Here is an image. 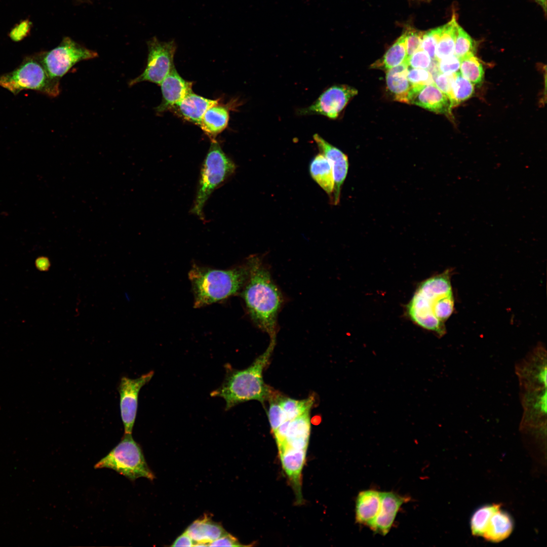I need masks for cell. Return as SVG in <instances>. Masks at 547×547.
Here are the masks:
<instances>
[{
  "instance_id": "6da1fadb",
  "label": "cell",
  "mask_w": 547,
  "mask_h": 547,
  "mask_svg": "<svg viewBox=\"0 0 547 547\" xmlns=\"http://www.w3.org/2000/svg\"><path fill=\"white\" fill-rule=\"evenodd\" d=\"M249 276L241 295L253 323L266 333L270 340L276 339L277 318L284 298L274 283L262 258L250 256L247 260Z\"/></svg>"
},
{
  "instance_id": "7a4b0ae2",
  "label": "cell",
  "mask_w": 547,
  "mask_h": 547,
  "mask_svg": "<svg viewBox=\"0 0 547 547\" xmlns=\"http://www.w3.org/2000/svg\"><path fill=\"white\" fill-rule=\"evenodd\" d=\"M449 272L446 270L422 282L406 305L411 321L439 336L445 334V322L454 310Z\"/></svg>"
},
{
  "instance_id": "3957f363",
  "label": "cell",
  "mask_w": 547,
  "mask_h": 547,
  "mask_svg": "<svg viewBox=\"0 0 547 547\" xmlns=\"http://www.w3.org/2000/svg\"><path fill=\"white\" fill-rule=\"evenodd\" d=\"M276 341V340H270L265 351L247 368L237 370L229 364L224 365L225 375L223 381L210 395L223 398L226 403V411L250 400H257L263 404L277 393L264 383L262 375L275 347Z\"/></svg>"
},
{
  "instance_id": "277c9868",
  "label": "cell",
  "mask_w": 547,
  "mask_h": 547,
  "mask_svg": "<svg viewBox=\"0 0 547 547\" xmlns=\"http://www.w3.org/2000/svg\"><path fill=\"white\" fill-rule=\"evenodd\" d=\"M249 276L245 264L228 269L194 265L188 273L194 295V306L199 308L226 299L244 288Z\"/></svg>"
},
{
  "instance_id": "5b68a950",
  "label": "cell",
  "mask_w": 547,
  "mask_h": 547,
  "mask_svg": "<svg viewBox=\"0 0 547 547\" xmlns=\"http://www.w3.org/2000/svg\"><path fill=\"white\" fill-rule=\"evenodd\" d=\"M235 163L224 152L218 142L212 140L204 161L198 190L191 212L204 219L203 208L213 191L232 175Z\"/></svg>"
},
{
  "instance_id": "8992f818",
  "label": "cell",
  "mask_w": 547,
  "mask_h": 547,
  "mask_svg": "<svg viewBox=\"0 0 547 547\" xmlns=\"http://www.w3.org/2000/svg\"><path fill=\"white\" fill-rule=\"evenodd\" d=\"M0 86L17 95L32 90L50 97L60 93V81L52 79L36 56L25 58L13 71L0 75Z\"/></svg>"
},
{
  "instance_id": "52a82bcc",
  "label": "cell",
  "mask_w": 547,
  "mask_h": 547,
  "mask_svg": "<svg viewBox=\"0 0 547 547\" xmlns=\"http://www.w3.org/2000/svg\"><path fill=\"white\" fill-rule=\"evenodd\" d=\"M94 468L113 470L131 481L141 477L150 481L154 479L140 446L130 434H124L118 445L96 463Z\"/></svg>"
},
{
  "instance_id": "ba28073f",
  "label": "cell",
  "mask_w": 547,
  "mask_h": 547,
  "mask_svg": "<svg viewBox=\"0 0 547 547\" xmlns=\"http://www.w3.org/2000/svg\"><path fill=\"white\" fill-rule=\"evenodd\" d=\"M97 56L96 52L65 37L57 47L36 57L49 75L60 81L78 62Z\"/></svg>"
},
{
  "instance_id": "9c48e42d",
  "label": "cell",
  "mask_w": 547,
  "mask_h": 547,
  "mask_svg": "<svg viewBox=\"0 0 547 547\" xmlns=\"http://www.w3.org/2000/svg\"><path fill=\"white\" fill-rule=\"evenodd\" d=\"M147 44L148 53L146 67L141 74L129 82L130 87L142 82L160 85L175 68L176 45L174 41L161 42L153 37Z\"/></svg>"
},
{
  "instance_id": "30bf717a",
  "label": "cell",
  "mask_w": 547,
  "mask_h": 547,
  "mask_svg": "<svg viewBox=\"0 0 547 547\" xmlns=\"http://www.w3.org/2000/svg\"><path fill=\"white\" fill-rule=\"evenodd\" d=\"M357 94V90L349 86L334 85L324 91L310 106L298 110L297 113L299 115H321L336 119Z\"/></svg>"
},
{
  "instance_id": "8fae6325",
  "label": "cell",
  "mask_w": 547,
  "mask_h": 547,
  "mask_svg": "<svg viewBox=\"0 0 547 547\" xmlns=\"http://www.w3.org/2000/svg\"><path fill=\"white\" fill-rule=\"evenodd\" d=\"M153 374V371H151L135 379L126 376L121 378L118 390L124 434H132L136 417L139 393L141 388L151 380Z\"/></svg>"
},
{
  "instance_id": "7c38bea8",
  "label": "cell",
  "mask_w": 547,
  "mask_h": 547,
  "mask_svg": "<svg viewBox=\"0 0 547 547\" xmlns=\"http://www.w3.org/2000/svg\"><path fill=\"white\" fill-rule=\"evenodd\" d=\"M408 104H414L437 113L450 114L453 107L448 97L434 83L427 85H411Z\"/></svg>"
},
{
  "instance_id": "4fadbf2b",
  "label": "cell",
  "mask_w": 547,
  "mask_h": 547,
  "mask_svg": "<svg viewBox=\"0 0 547 547\" xmlns=\"http://www.w3.org/2000/svg\"><path fill=\"white\" fill-rule=\"evenodd\" d=\"M313 138L321 153L331 165L334 187L333 196L331 200L332 204L337 205L340 201L341 186L348 173V157L341 150L329 143L318 134L314 135Z\"/></svg>"
},
{
  "instance_id": "5bb4252c",
  "label": "cell",
  "mask_w": 547,
  "mask_h": 547,
  "mask_svg": "<svg viewBox=\"0 0 547 547\" xmlns=\"http://www.w3.org/2000/svg\"><path fill=\"white\" fill-rule=\"evenodd\" d=\"M409 500V497L394 492H381L380 509L370 529L375 533L386 535L392 528L401 507Z\"/></svg>"
},
{
  "instance_id": "9a60e30c",
  "label": "cell",
  "mask_w": 547,
  "mask_h": 547,
  "mask_svg": "<svg viewBox=\"0 0 547 547\" xmlns=\"http://www.w3.org/2000/svg\"><path fill=\"white\" fill-rule=\"evenodd\" d=\"M160 86L162 100L155 108L158 113L173 109L187 95L192 92V83L183 79L175 68L163 80Z\"/></svg>"
},
{
  "instance_id": "2e32d148",
  "label": "cell",
  "mask_w": 547,
  "mask_h": 547,
  "mask_svg": "<svg viewBox=\"0 0 547 547\" xmlns=\"http://www.w3.org/2000/svg\"><path fill=\"white\" fill-rule=\"evenodd\" d=\"M282 467L296 495L297 502H302L301 472L305 462L306 450L291 448L279 452Z\"/></svg>"
},
{
  "instance_id": "e0dca14e",
  "label": "cell",
  "mask_w": 547,
  "mask_h": 547,
  "mask_svg": "<svg viewBox=\"0 0 547 547\" xmlns=\"http://www.w3.org/2000/svg\"><path fill=\"white\" fill-rule=\"evenodd\" d=\"M218 101L219 99L206 98L191 92L173 109L184 120L199 126L207 109Z\"/></svg>"
},
{
  "instance_id": "ac0fdd59",
  "label": "cell",
  "mask_w": 547,
  "mask_h": 547,
  "mask_svg": "<svg viewBox=\"0 0 547 547\" xmlns=\"http://www.w3.org/2000/svg\"><path fill=\"white\" fill-rule=\"evenodd\" d=\"M380 504L381 492L374 489L360 491L356 501V523L370 528L378 514Z\"/></svg>"
},
{
  "instance_id": "d6986e66",
  "label": "cell",
  "mask_w": 547,
  "mask_h": 547,
  "mask_svg": "<svg viewBox=\"0 0 547 547\" xmlns=\"http://www.w3.org/2000/svg\"><path fill=\"white\" fill-rule=\"evenodd\" d=\"M309 413L290 420L285 442L279 452L287 448L307 450L310 431Z\"/></svg>"
},
{
  "instance_id": "ffe728a7",
  "label": "cell",
  "mask_w": 547,
  "mask_h": 547,
  "mask_svg": "<svg viewBox=\"0 0 547 547\" xmlns=\"http://www.w3.org/2000/svg\"><path fill=\"white\" fill-rule=\"evenodd\" d=\"M406 61L386 70V83L394 100L408 104V96L411 84L407 79Z\"/></svg>"
},
{
  "instance_id": "44dd1931",
  "label": "cell",
  "mask_w": 547,
  "mask_h": 547,
  "mask_svg": "<svg viewBox=\"0 0 547 547\" xmlns=\"http://www.w3.org/2000/svg\"><path fill=\"white\" fill-rule=\"evenodd\" d=\"M231 105L215 104L205 113L199 126L212 140L222 132L227 126L229 106Z\"/></svg>"
},
{
  "instance_id": "7402d4cb",
  "label": "cell",
  "mask_w": 547,
  "mask_h": 547,
  "mask_svg": "<svg viewBox=\"0 0 547 547\" xmlns=\"http://www.w3.org/2000/svg\"><path fill=\"white\" fill-rule=\"evenodd\" d=\"M185 532L195 542L208 544L227 532L219 523L214 522L205 515L191 523Z\"/></svg>"
},
{
  "instance_id": "603a6c76",
  "label": "cell",
  "mask_w": 547,
  "mask_h": 547,
  "mask_svg": "<svg viewBox=\"0 0 547 547\" xmlns=\"http://www.w3.org/2000/svg\"><path fill=\"white\" fill-rule=\"evenodd\" d=\"M513 529L514 521L511 515L500 507L491 517L483 537L491 542H499L506 539Z\"/></svg>"
},
{
  "instance_id": "cb8c5ba5",
  "label": "cell",
  "mask_w": 547,
  "mask_h": 547,
  "mask_svg": "<svg viewBox=\"0 0 547 547\" xmlns=\"http://www.w3.org/2000/svg\"><path fill=\"white\" fill-rule=\"evenodd\" d=\"M309 172L312 178L331 200L334 187L333 170L329 161L323 154L319 153L314 158L310 163Z\"/></svg>"
},
{
  "instance_id": "d4e9b609",
  "label": "cell",
  "mask_w": 547,
  "mask_h": 547,
  "mask_svg": "<svg viewBox=\"0 0 547 547\" xmlns=\"http://www.w3.org/2000/svg\"><path fill=\"white\" fill-rule=\"evenodd\" d=\"M406 58L407 50L404 32L383 56L374 62L372 66L373 68L387 70L406 61Z\"/></svg>"
},
{
  "instance_id": "484cf974",
  "label": "cell",
  "mask_w": 547,
  "mask_h": 547,
  "mask_svg": "<svg viewBox=\"0 0 547 547\" xmlns=\"http://www.w3.org/2000/svg\"><path fill=\"white\" fill-rule=\"evenodd\" d=\"M458 24L454 14L450 21L443 25V29L438 42L435 60L454 54V46Z\"/></svg>"
},
{
  "instance_id": "4316f807",
  "label": "cell",
  "mask_w": 547,
  "mask_h": 547,
  "mask_svg": "<svg viewBox=\"0 0 547 547\" xmlns=\"http://www.w3.org/2000/svg\"><path fill=\"white\" fill-rule=\"evenodd\" d=\"M500 507L501 504L499 503L486 504L474 512L470 520L471 530L474 536L483 537L491 517Z\"/></svg>"
},
{
  "instance_id": "83f0119b",
  "label": "cell",
  "mask_w": 547,
  "mask_h": 547,
  "mask_svg": "<svg viewBox=\"0 0 547 547\" xmlns=\"http://www.w3.org/2000/svg\"><path fill=\"white\" fill-rule=\"evenodd\" d=\"M279 402L287 419L291 420L309 412L314 404V400L313 397L298 400L280 396Z\"/></svg>"
},
{
  "instance_id": "f1b7e54d",
  "label": "cell",
  "mask_w": 547,
  "mask_h": 547,
  "mask_svg": "<svg viewBox=\"0 0 547 547\" xmlns=\"http://www.w3.org/2000/svg\"><path fill=\"white\" fill-rule=\"evenodd\" d=\"M461 74L475 84H481L484 79L483 65L474 54H468L460 59Z\"/></svg>"
},
{
  "instance_id": "f546056e",
  "label": "cell",
  "mask_w": 547,
  "mask_h": 547,
  "mask_svg": "<svg viewBox=\"0 0 547 547\" xmlns=\"http://www.w3.org/2000/svg\"><path fill=\"white\" fill-rule=\"evenodd\" d=\"M474 91L473 83L463 77L460 72H456L452 86L451 102L453 107L471 97Z\"/></svg>"
},
{
  "instance_id": "4dcf8cb0",
  "label": "cell",
  "mask_w": 547,
  "mask_h": 547,
  "mask_svg": "<svg viewBox=\"0 0 547 547\" xmlns=\"http://www.w3.org/2000/svg\"><path fill=\"white\" fill-rule=\"evenodd\" d=\"M476 50L475 41L459 25L456 35L454 53L459 59L470 54H474Z\"/></svg>"
},
{
  "instance_id": "1f68e13d",
  "label": "cell",
  "mask_w": 547,
  "mask_h": 547,
  "mask_svg": "<svg viewBox=\"0 0 547 547\" xmlns=\"http://www.w3.org/2000/svg\"><path fill=\"white\" fill-rule=\"evenodd\" d=\"M280 394L277 393L268 400L269 406L267 412L268 417L272 433L283 422L287 420L284 412L281 407L279 398Z\"/></svg>"
},
{
  "instance_id": "d6a6232c",
  "label": "cell",
  "mask_w": 547,
  "mask_h": 547,
  "mask_svg": "<svg viewBox=\"0 0 547 547\" xmlns=\"http://www.w3.org/2000/svg\"><path fill=\"white\" fill-rule=\"evenodd\" d=\"M443 29V25L424 32L421 49L425 51L433 60H435L436 49Z\"/></svg>"
},
{
  "instance_id": "836d02e7",
  "label": "cell",
  "mask_w": 547,
  "mask_h": 547,
  "mask_svg": "<svg viewBox=\"0 0 547 547\" xmlns=\"http://www.w3.org/2000/svg\"><path fill=\"white\" fill-rule=\"evenodd\" d=\"M407 58L406 61L415 52L421 49L422 36L424 32L411 27H408L405 31Z\"/></svg>"
},
{
  "instance_id": "e575fe53",
  "label": "cell",
  "mask_w": 547,
  "mask_h": 547,
  "mask_svg": "<svg viewBox=\"0 0 547 547\" xmlns=\"http://www.w3.org/2000/svg\"><path fill=\"white\" fill-rule=\"evenodd\" d=\"M407 79L413 85H427L434 83L432 74L427 69L408 67Z\"/></svg>"
},
{
  "instance_id": "d590c367",
  "label": "cell",
  "mask_w": 547,
  "mask_h": 547,
  "mask_svg": "<svg viewBox=\"0 0 547 547\" xmlns=\"http://www.w3.org/2000/svg\"><path fill=\"white\" fill-rule=\"evenodd\" d=\"M432 60L429 55L420 49L413 53L406 62L409 67L427 69L432 63Z\"/></svg>"
},
{
  "instance_id": "8d00e7d4",
  "label": "cell",
  "mask_w": 547,
  "mask_h": 547,
  "mask_svg": "<svg viewBox=\"0 0 547 547\" xmlns=\"http://www.w3.org/2000/svg\"><path fill=\"white\" fill-rule=\"evenodd\" d=\"M455 73L445 74L439 72L433 77L435 85L448 97L450 101L452 95V83Z\"/></svg>"
},
{
  "instance_id": "74e56055",
  "label": "cell",
  "mask_w": 547,
  "mask_h": 547,
  "mask_svg": "<svg viewBox=\"0 0 547 547\" xmlns=\"http://www.w3.org/2000/svg\"><path fill=\"white\" fill-rule=\"evenodd\" d=\"M437 62L438 69L442 73H455L460 68V59L455 54L442 58Z\"/></svg>"
},
{
  "instance_id": "f35d334b",
  "label": "cell",
  "mask_w": 547,
  "mask_h": 547,
  "mask_svg": "<svg viewBox=\"0 0 547 547\" xmlns=\"http://www.w3.org/2000/svg\"><path fill=\"white\" fill-rule=\"evenodd\" d=\"M209 546H243L238 540L232 535L226 533L208 544Z\"/></svg>"
},
{
  "instance_id": "ab89813d",
  "label": "cell",
  "mask_w": 547,
  "mask_h": 547,
  "mask_svg": "<svg viewBox=\"0 0 547 547\" xmlns=\"http://www.w3.org/2000/svg\"><path fill=\"white\" fill-rule=\"evenodd\" d=\"M30 26L31 23L28 20L22 21L11 31L10 37L15 42L21 41L28 33Z\"/></svg>"
},
{
  "instance_id": "60d3db41",
  "label": "cell",
  "mask_w": 547,
  "mask_h": 547,
  "mask_svg": "<svg viewBox=\"0 0 547 547\" xmlns=\"http://www.w3.org/2000/svg\"><path fill=\"white\" fill-rule=\"evenodd\" d=\"M195 542L185 531L178 536L171 545L172 546H194Z\"/></svg>"
},
{
  "instance_id": "b9f144b4",
  "label": "cell",
  "mask_w": 547,
  "mask_h": 547,
  "mask_svg": "<svg viewBox=\"0 0 547 547\" xmlns=\"http://www.w3.org/2000/svg\"><path fill=\"white\" fill-rule=\"evenodd\" d=\"M35 265L38 270L42 271H46L49 269L51 266V262L48 257L40 256L36 259Z\"/></svg>"
},
{
  "instance_id": "7bdbcfd3",
  "label": "cell",
  "mask_w": 547,
  "mask_h": 547,
  "mask_svg": "<svg viewBox=\"0 0 547 547\" xmlns=\"http://www.w3.org/2000/svg\"><path fill=\"white\" fill-rule=\"evenodd\" d=\"M536 1L539 3V4H540L542 6V7L543 8V9L544 10V11L545 12H546V0H536Z\"/></svg>"
}]
</instances>
